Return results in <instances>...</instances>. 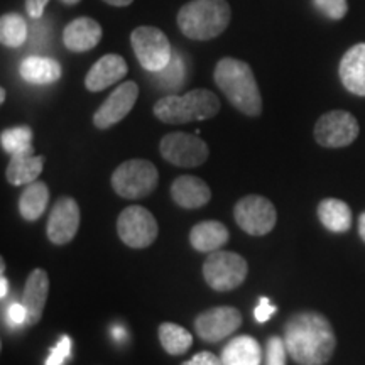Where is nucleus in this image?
<instances>
[{
  "label": "nucleus",
  "instance_id": "1",
  "mask_svg": "<svg viewBox=\"0 0 365 365\" xmlns=\"http://www.w3.org/2000/svg\"><path fill=\"white\" fill-rule=\"evenodd\" d=\"M287 355L298 365H325L336 346V336L325 314L296 313L284 325Z\"/></svg>",
  "mask_w": 365,
  "mask_h": 365
},
{
  "label": "nucleus",
  "instance_id": "2",
  "mask_svg": "<svg viewBox=\"0 0 365 365\" xmlns=\"http://www.w3.org/2000/svg\"><path fill=\"white\" fill-rule=\"evenodd\" d=\"M213 78L228 102L247 117H259L262 112V97L254 71L245 61L223 58L217 63Z\"/></svg>",
  "mask_w": 365,
  "mask_h": 365
},
{
  "label": "nucleus",
  "instance_id": "3",
  "mask_svg": "<svg viewBox=\"0 0 365 365\" xmlns=\"http://www.w3.org/2000/svg\"><path fill=\"white\" fill-rule=\"evenodd\" d=\"M230 17L227 0H191L178 12V26L186 38L210 41L227 29Z\"/></svg>",
  "mask_w": 365,
  "mask_h": 365
},
{
  "label": "nucleus",
  "instance_id": "4",
  "mask_svg": "<svg viewBox=\"0 0 365 365\" xmlns=\"http://www.w3.org/2000/svg\"><path fill=\"white\" fill-rule=\"evenodd\" d=\"M220 112V100L213 91L191 90L185 95H166L154 105V115L164 124H190L208 120Z\"/></svg>",
  "mask_w": 365,
  "mask_h": 365
},
{
  "label": "nucleus",
  "instance_id": "5",
  "mask_svg": "<svg viewBox=\"0 0 365 365\" xmlns=\"http://www.w3.org/2000/svg\"><path fill=\"white\" fill-rule=\"evenodd\" d=\"M159 173L148 159L122 163L112 175V188L125 200L145 198L158 188Z\"/></svg>",
  "mask_w": 365,
  "mask_h": 365
},
{
  "label": "nucleus",
  "instance_id": "6",
  "mask_svg": "<svg viewBox=\"0 0 365 365\" xmlns=\"http://www.w3.org/2000/svg\"><path fill=\"white\" fill-rule=\"evenodd\" d=\"M130 44L137 61L144 70L159 73L171 63L173 48L161 29L153 26L135 27L130 34Z\"/></svg>",
  "mask_w": 365,
  "mask_h": 365
},
{
  "label": "nucleus",
  "instance_id": "7",
  "mask_svg": "<svg viewBox=\"0 0 365 365\" xmlns=\"http://www.w3.org/2000/svg\"><path fill=\"white\" fill-rule=\"evenodd\" d=\"M249 274V264L240 254L217 250L208 254V259L203 264V277L212 289L232 291L245 281Z\"/></svg>",
  "mask_w": 365,
  "mask_h": 365
},
{
  "label": "nucleus",
  "instance_id": "8",
  "mask_svg": "<svg viewBox=\"0 0 365 365\" xmlns=\"http://www.w3.org/2000/svg\"><path fill=\"white\" fill-rule=\"evenodd\" d=\"M158 222L148 208L132 205L122 210L117 220V234L127 247L145 249L158 239Z\"/></svg>",
  "mask_w": 365,
  "mask_h": 365
},
{
  "label": "nucleus",
  "instance_id": "9",
  "mask_svg": "<svg viewBox=\"0 0 365 365\" xmlns=\"http://www.w3.org/2000/svg\"><path fill=\"white\" fill-rule=\"evenodd\" d=\"M159 153L168 163L180 168H196L208 159L210 149L203 139L186 132H171L159 143Z\"/></svg>",
  "mask_w": 365,
  "mask_h": 365
},
{
  "label": "nucleus",
  "instance_id": "10",
  "mask_svg": "<svg viewBox=\"0 0 365 365\" xmlns=\"http://www.w3.org/2000/svg\"><path fill=\"white\" fill-rule=\"evenodd\" d=\"M234 217L245 234L262 237L276 227L277 212L274 205L261 195H247L239 200L234 208Z\"/></svg>",
  "mask_w": 365,
  "mask_h": 365
},
{
  "label": "nucleus",
  "instance_id": "11",
  "mask_svg": "<svg viewBox=\"0 0 365 365\" xmlns=\"http://www.w3.org/2000/svg\"><path fill=\"white\" fill-rule=\"evenodd\" d=\"M359 122L350 112L331 110L318 118L314 125V140L323 148H345L357 139Z\"/></svg>",
  "mask_w": 365,
  "mask_h": 365
},
{
  "label": "nucleus",
  "instance_id": "12",
  "mask_svg": "<svg viewBox=\"0 0 365 365\" xmlns=\"http://www.w3.org/2000/svg\"><path fill=\"white\" fill-rule=\"evenodd\" d=\"M242 325V314L234 307H215L200 313L195 319L196 335L207 344H218Z\"/></svg>",
  "mask_w": 365,
  "mask_h": 365
},
{
  "label": "nucleus",
  "instance_id": "13",
  "mask_svg": "<svg viewBox=\"0 0 365 365\" xmlns=\"http://www.w3.org/2000/svg\"><path fill=\"white\" fill-rule=\"evenodd\" d=\"M137 97H139V86L135 81H125V83L118 85L110 93V97L105 100L98 107V110L95 112V127L103 130L118 124L134 108Z\"/></svg>",
  "mask_w": 365,
  "mask_h": 365
},
{
  "label": "nucleus",
  "instance_id": "14",
  "mask_svg": "<svg viewBox=\"0 0 365 365\" xmlns=\"http://www.w3.org/2000/svg\"><path fill=\"white\" fill-rule=\"evenodd\" d=\"M80 228V207L70 196L59 198L49 213L46 234L54 245H65L75 239Z\"/></svg>",
  "mask_w": 365,
  "mask_h": 365
},
{
  "label": "nucleus",
  "instance_id": "15",
  "mask_svg": "<svg viewBox=\"0 0 365 365\" xmlns=\"http://www.w3.org/2000/svg\"><path fill=\"white\" fill-rule=\"evenodd\" d=\"M49 294V277L44 269H34L27 277L24 291H22L21 303L27 312L26 325H36L43 317L46 301Z\"/></svg>",
  "mask_w": 365,
  "mask_h": 365
},
{
  "label": "nucleus",
  "instance_id": "16",
  "mask_svg": "<svg viewBox=\"0 0 365 365\" xmlns=\"http://www.w3.org/2000/svg\"><path fill=\"white\" fill-rule=\"evenodd\" d=\"M127 75V63L120 54H105L90 68L85 76V86L88 91H102L115 85Z\"/></svg>",
  "mask_w": 365,
  "mask_h": 365
},
{
  "label": "nucleus",
  "instance_id": "17",
  "mask_svg": "<svg viewBox=\"0 0 365 365\" xmlns=\"http://www.w3.org/2000/svg\"><path fill=\"white\" fill-rule=\"evenodd\" d=\"M103 29L95 19L78 17L63 31V43L73 53H85L93 49L102 41Z\"/></svg>",
  "mask_w": 365,
  "mask_h": 365
},
{
  "label": "nucleus",
  "instance_id": "18",
  "mask_svg": "<svg viewBox=\"0 0 365 365\" xmlns=\"http://www.w3.org/2000/svg\"><path fill=\"white\" fill-rule=\"evenodd\" d=\"M171 198L181 208H202L212 200L210 186L198 176H180L171 186Z\"/></svg>",
  "mask_w": 365,
  "mask_h": 365
},
{
  "label": "nucleus",
  "instance_id": "19",
  "mask_svg": "<svg viewBox=\"0 0 365 365\" xmlns=\"http://www.w3.org/2000/svg\"><path fill=\"white\" fill-rule=\"evenodd\" d=\"M340 80L350 93L365 97V43L355 44L340 61Z\"/></svg>",
  "mask_w": 365,
  "mask_h": 365
},
{
  "label": "nucleus",
  "instance_id": "20",
  "mask_svg": "<svg viewBox=\"0 0 365 365\" xmlns=\"http://www.w3.org/2000/svg\"><path fill=\"white\" fill-rule=\"evenodd\" d=\"M21 78L31 85H53L61 78V65L53 58L27 56L19 65Z\"/></svg>",
  "mask_w": 365,
  "mask_h": 365
},
{
  "label": "nucleus",
  "instance_id": "21",
  "mask_svg": "<svg viewBox=\"0 0 365 365\" xmlns=\"http://www.w3.org/2000/svg\"><path fill=\"white\" fill-rule=\"evenodd\" d=\"M222 365H261L262 349L254 336L240 335L223 346Z\"/></svg>",
  "mask_w": 365,
  "mask_h": 365
},
{
  "label": "nucleus",
  "instance_id": "22",
  "mask_svg": "<svg viewBox=\"0 0 365 365\" xmlns=\"http://www.w3.org/2000/svg\"><path fill=\"white\" fill-rule=\"evenodd\" d=\"M190 242L198 252H217L228 242V228L217 220L200 222L191 228Z\"/></svg>",
  "mask_w": 365,
  "mask_h": 365
},
{
  "label": "nucleus",
  "instance_id": "23",
  "mask_svg": "<svg viewBox=\"0 0 365 365\" xmlns=\"http://www.w3.org/2000/svg\"><path fill=\"white\" fill-rule=\"evenodd\" d=\"M44 168V156H34V153H21L11 156L6 178L12 186L31 185L38 180Z\"/></svg>",
  "mask_w": 365,
  "mask_h": 365
},
{
  "label": "nucleus",
  "instance_id": "24",
  "mask_svg": "<svg viewBox=\"0 0 365 365\" xmlns=\"http://www.w3.org/2000/svg\"><path fill=\"white\" fill-rule=\"evenodd\" d=\"M318 218L327 230L345 234L352 227V210L341 200L327 198L318 205Z\"/></svg>",
  "mask_w": 365,
  "mask_h": 365
},
{
  "label": "nucleus",
  "instance_id": "25",
  "mask_svg": "<svg viewBox=\"0 0 365 365\" xmlns=\"http://www.w3.org/2000/svg\"><path fill=\"white\" fill-rule=\"evenodd\" d=\"M49 203V190L43 181H34L26 186L19 198V213L27 222H36L46 212Z\"/></svg>",
  "mask_w": 365,
  "mask_h": 365
},
{
  "label": "nucleus",
  "instance_id": "26",
  "mask_svg": "<svg viewBox=\"0 0 365 365\" xmlns=\"http://www.w3.org/2000/svg\"><path fill=\"white\" fill-rule=\"evenodd\" d=\"M159 341H161L163 349L170 355H182L190 350L193 345V335L176 323H161L159 325Z\"/></svg>",
  "mask_w": 365,
  "mask_h": 365
},
{
  "label": "nucleus",
  "instance_id": "27",
  "mask_svg": "<svg viewBox=\"0 0 365 365\" xmlns=\"http://www.w3.org/2000/svg\"><path fill=\"white\" fill-rule=\"evenodd\" d=\"M27 39V24L19 14H4L0 19V41L7 48H19Z\"/></svg>",
  "mask_w": 365,
  "mask_h": 365
},
{
  "label": "nucleus",
  "instance_id": "28",
  "mask_svg": "<svg viewBox=\"0 0 365 365\" xmlns=\"http://www.w3.org/2000/svg\"><path fill=\"white\" fill-rule=\"evenodd\" d=\"M0 144H2V149L11 156L21 153H34L33 129L27 125H19L4 130L2 135H0Z\"/></svg>",
  "mask_w": 365,
  "mask_h": 365
},
{
  "label": "nucleus",
  "instance_id": "29",
  "mask_svg": "<svg viewBox=\"0 0 365 365\" xmlns=\"http://www.w3.org/2000/svg\"><path fill=\"white\" fill-rule=\"evenodd\" d=\"M158 75H159V81H161L163 88H171V90L180 88V86L185 83V65H182L181 56L173 54L170 65L164 68L163 71H159Z\"/></svg>",
  "mask_w": 365,
  "mask_h": 365
},
{
  "label": "nucleus",
  "instance_id": "30",
  "mask_svg": "<svg viewBox=\"0 0 365 365\" xmlns=\"http://www.w3.org/2000/svg\"><path fill=\"white\" fill-rule=\"evenodd\" d=\"M287 350L284 339L271 336L266 345V365H286Z\"/></svg>",
  "mask_w": 365,
  "mask_h": 365
},
{
  "label": "nucleus",
  "instance_id": "31",
  "mask_svg": "<svg viewBox=\"0 0 365 365\" xmlns=\"http://www.w3.org/2000/svg\"><path fill=\"white\" fill-rule=\"evenodd\" d=\"M314 7L322 11L328 19L340 21L344 19L346 11H349V4L346 0H313Z\"/></svg>",
  "mask_w": 365,
  "mask_h": 365
},
{
  "label": "nucleus",
  "instance_id": "32",
  "mask_svg": "<svg viewBox=\"0 0 365 365\" xmlns=\"http://www.w3.org/2000/svg\"><path fill=\"white\" fill-rule=\"evenodd\" d=\"M71 355V339L68 335H63L58 340L56 346H53L49 357L46 360V365H63L66 359H70Z\"/></svg>",
  "mask_w": 365,
  "mask_h": 365
},
{
  "label": "nucleus",
  "instance_id": "33",
  "mask_svg": "<svg viewBox=\"0 0 365 365\" xmlns=\"http://www.w3.org/2000/svg\"><path fill=\"white\" fill-rule=\"evenodd\" d=\"M7 322L11 327H22L27 323V312L22 303H12L7 309Z\"/></svg>",
  "mask_w": 365,
  "mask_h": 365
},
{
  "label": "nucleus",
  "instance_id": "34",
  "mask_svg": "<svg viewBox=\"0 0 365 365\" xmlns=\"http://www.w3.org/2000/svg\"><path fill=\"white\" fill-rule=\"evenodd\" d=\"M276 307H272L271 301H269L267 298H261L259 299V304L255 307L254 309V318L255 322L259 323H266L267 319H271V317L274 313H276Z\"/></svg>",
  "mask_w": 365,
  "mask_h": 365
},
{
  "label": "nucleus",
  "instance_id": "35",
  "mask_svg": "<svg viewBox=\"0 0 365 365\" xmlns=\"http://www.w3.org/2000/svg\"><path fill=\"white\" fill-rule=\"evenodd\" d=\"M181 365H222V360L212 352H200Z\"/></svg>",
  "mask_w": 365,
  "mask_h": 365
},
{
  "label": "nucleus",
  "instance_id": "36",
  "mask_svg": "<svg viewBox=\"0 0 365 365\" xmlns=\"http://www.w3.org/2000/svg\"><path fill=\"white\" fill-rule=\"evenodd\" d=\"M48 4L49 0H26V12L29 14L33 19H41Z\"/></svg>",
  "mask_w": 365,
  "mask_h": 365
},
{
  "label": "nucleus",
  "instance_id": "37",
  "mask_svg": "<svg viewBox=\"0 0 365 365\" xmlns=\"http://www.w3.org/2000/svg\"><path fill=\"white\" fill-rule=\"evenodd\" d=\"M103 2L113 7H125V6H130L134 0H103Z\"/></svg>",
  "mask_w": 365,
  "mask_h": 365
},
{
  "label": "nucleus",
  "instance_id": "38",
  "mask_svg": "<svg viewBox=\"0 0 365 365\" xmlns=\"http://www.w3.org/2000/svg\"><path fill=\"white\" fill-rule=\"evenodd\" d=\"M359 235L365 242V212L359 217Z\"/></svg>",
  "mask_w": 365,
  "mask_h": 365
},
{
  "label": "nucleus",
  "instance_id": "39",
  "mask_svg": "<svg viewBox=\"0 0 365 365\" xmlns=\"http://www.w3.org/2000/svg\"><path fill=\"white\" fill-rule=\"evenodd\" d=\"M0 296H2V298H6L7 296V293H9V281L6 279V276H2V279H0Z\"/></svg>",
  "mask_w": 365,
  "mask_h": 365
},
{
  "label": "nucleus",
  "instance_id": "40",
  "mask_svg": "<svg viewBox=\"0 0 365 365\" xmlns=\"http://www.w3.org/2000/svg\"><path fill=\"white\" fill-rule=\"evenodd\" d=\"M113 336H115V339H117L118 341H122V340H124L125 336H127V333H125L124 330H122L120 327H115V328H113Z\"/></svg>",
  "mask_w": 365,
  "mask_h": 365
},
{
  "label": "nucleus",
  "instance_id": "41",
  "mask_svg": "<svg viewBox=\"0 0 365 365\" xmlns=\"http://www.w3.org/2000/svg\"><path fill=\"white\" fill-rule=\"evenodd\" d=\"M63 4H66V6H76V4H80L81 0H61Z\"/></svg>",
  "mask_w": 365,
  "mask_h": 365
},
{
  "label": "nucleus",
  "instance_id": "42",
  "mask_svg": "<svg viewBox=\"0 0 365 365\" xmlns=\"http://www.w3.org/2000/svg\"><path fill=\"white\" fill-rule=\"evenodd\" d=\"M0 102H2V103L6 102V90H4V88L0 90Z\"/></svg>",
  "mask_w": 365,
  "mask_h": 365
}]
</instances>
